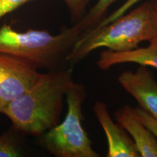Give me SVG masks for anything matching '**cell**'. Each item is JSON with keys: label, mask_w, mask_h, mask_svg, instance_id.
<instances>
[{"label": "cell", "mask_w": 157, "mask_h": 157, "mask_svg": "<svg viewBox=\"0 0 157 157\" xmlns=\"http://www.w3.org/2000/svg\"><path fill=\"white\" fill-rule=\"evenodd\" d=\"M73 67L40 73L24 93L3 110L20 134L39 137L60 123L63 100L74 84Z\"/></svg>", "instance_id": "1"}, {"label": "cell", "mask_w": 157, "mask_h": 157, "mask_svg": "<svg viewBox=\"0 0 157 157\" xmlns=\"http://www.w3.org/2000/svg\"><path fill=\"white\" fill-rule=\"evenodd\" d=\"M156 36L157 10L152 0H145L128 13L84 34L68 56L67 63L73 67L100 48L128 52L139 48L141 42H148Z\"/></svg>", "instance_id": "2"}, {"label": "cell", "mask_w": 157, "mask_h": 157, "mask_svg": "<svg viewBox=\"0 0 157 157\" xmlns=\"http://www.w3.org/2000/svg\"><path fill=\"white\" fill-rule=\"evenodd\" d=\"M82 35L76 24L54 35L36 29L18 31L5 23L0 27V53L21 59L36 68L60 69L69 66L67 57Z\"/></svg>", "instance_id": "3"}, {"label": "cell", "mask_w": 157, "mask_h": 157, "mask_svg": "<svg viewBox=\"0 0 157 157\" xmlns=\"http://www.w3.org/2000/svg\"><path fill=\"white\" fill-rule=\"evenodd\" d=\"M87 97L86 87L74 82L66 94L67 112L61 123L39 137V143L56 157H100L84 129L83 105Z\"/></svg>", "instance_id": "4"}, {"label": "cell", "mask_w": 157, "mask_h": 157, "mask_svg": "<svg viewBox=\"0 0 157 157\" xmlns=\"http://www.w3.org/2000/svg\"><path fill=\"white\" fill-rule=\"evenodd\" d=\"M39 74L32 65L0 53V113L36 82Z\"/></svg>", "instance_id": "5"}, {"label": "cell", "mask_w": 157, "mask_h": 157, "mask_svg": "<svg viewBox=\"0 0 157 157\" xmlns=\"http://www.w3.org/2000/svg\"><path fill=\"white\" fill-rule=\"evenodd\" d=\"M117 81L141 109L157 119V81L148 66L139 65L135 71H124Z\"/></svg>", "instance_id": "6"}, {"label": "cell", "mask_w": 157, "mask_h": 157, "mask_svg": "<svg viewBox=\"0 0 157 157\" xmlns=\"http://www.w3.org/2000/svg\"><path fill=\"white\" fill-rule=\"evenodd\" d=\"M93 111L106 136L107 157H140L134 141L126 129L111 119L106 103L96 101Z\"/></svg>", "instance_id": "7"}, {"label": "cell", "mask_w": 157, "mask_h": 157, "mask_svg": "<svg viewBox=\"0 0 157 157\" xmlns=\"http://www.w3.org/2000/svg\"><path fill=\"white\" fill-rule=\"evenodd\" d=\"M113 117L132 137L140 157H157V137L137 117L134 107L124 105Z\"/></svg>", "instance_id": "8"}, {"label": "cell", "mask_w": 157, "mask_h": 157, "mask_svg": "<svg viewBox=\"0 0 157 157\" xmlns=\"http://www.w3.org/2000/svg\"><path fill=\"white\" fill-rule=\"evenodd\" d=\"M123 63H136L157 69V36L144 48H137L128 52H117L104 50L100 53L97 61L98 67L101 70Z\"/></svg>", "instance_id": "9"}, {"label": "cell", "mask_w": 157, "mask_h": 157, "mask_svg": "<svg viewBox=\"0 0 157 157\" xmlns=\"http://www.w3.org/2000/svg\"><path fill=\"white\" fill-rule=\"evenodd\" d=\"M117 0H98L95 5L87 12L85 15L75 23L82 31L83 35L93 29L103 21L110 6L112 5Z\"/></svg>", "instance_id": "10"}, {"label": "cell", "mask_w": 157, "mask_h": 157, "mask_svg": "<svg viewBox=\"0 0 157 157\" xmlns=\"http://www.w3.org/2000/svg\"><path fill=\"white\" fill-rule=\"evenodd\" d=\"M20 133L12 127L0 135V157H19L23 156Z\"/></svg>", "instance_id": "11"}, {"label": "cell", "mask_w": 157, "mask_h": 157, "mask_svg": "<svg viewBox=\"0 0 157 157\" xmlns=\"http://www.w3.org/2000/svg\"><path fill=\"white\" fill-rule=\"evenodd\" d=\"M69 11L71 17L74 23L79 21L86 13L87 8L91 0H63Z\"/></svg>", "instance_id": "12"}, {"label": "cell", "mask_w": 157, "mask_h": 157, "mask_svg": "<svg viewBox=\"0 0 157 157\" xmlns=\"http://www.w3.org/2000/svg\"><path fill=\"white\" fill-rule=\"evenodd\" d=\"M143 1H145V0H127L124 2V4H123L117 10H116L114 13H113L112 14L109 15V17H104L103 21H101L95 27L103 26V25H105L108 24V23L112 22L113 21H114V20L118 18L119 17H120L122 15L124 14V13H126L132 6L136 5V4L138 2H141Z\"/></svg>", "instance_id": "13"}, {"label": "cell", "mask_w": 157, "mask_h": 157, "mask_svg": "<svg viewBox=\"0 0 157 157\" xmlns=\"http://www.w3.org/2000/svg\"><path fill=\"white\" fill-rule=\"evenodd\" d=\"M134 110L137 117L157 137V119L156 118L141 109L140 106L134 107Z\"/></svg>", "instance_id": "14"}, {"label": "cell", "mask_w": 157, "mask_h": 157, "mask_svg": "<svg viewBox=\"0 0 157 157\" xmlns=\"http://www.w3.org/2000/svg\"><path fill=\"white\" fill-rule=\"evenodd\" d=\"M34 0H0V19Z\"/></svg>", "instance_id": "15"}, {"label": "cell", "mask_w": 157, "mask_h": 157, "mask_svg": "<svg viewBox=\"0 0 157 157\" xmlns=\"http://www.w3.org/2000/svg\"><path fill=\"white\" fill-rule=\"evenodd\" d=\"M153 3H154V5L155 6V7H156V9L157 10V0H152Z\"/></svg>", "instance_id": "16"}]
</instances>
